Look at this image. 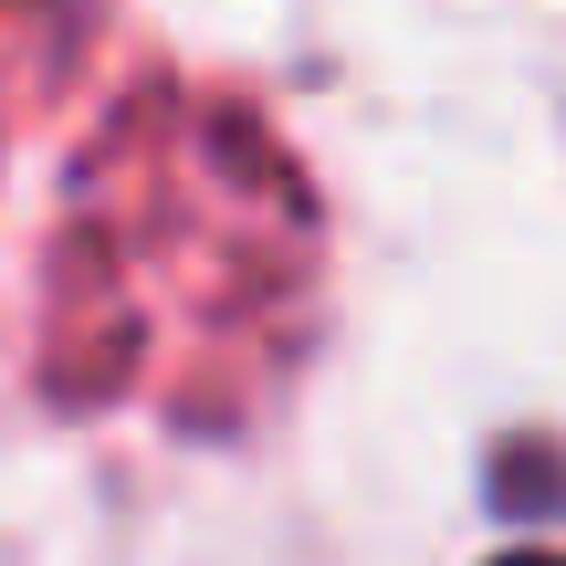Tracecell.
<instances>
[{"label":"cell","instance_id":"cell-1","mask_svg":"<svg viewBox=\"0 0 566 566\" xmlns=\"http://www.w3.org/2000/svg\"><path fill=\"white\" fill-rule=\"evenodd\" d=\"M493 566H566V556H535V546H525V556H493Z\"/></svg>","mask_w":566,"mask_h":566}]
</instances>
